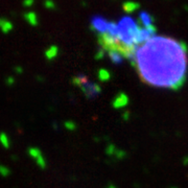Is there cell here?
<instances>
[{
	"mask_svg": "<svg viewBox=\"0 0 188 188\" xmlns=\"http://www.w3.org/2000/svg\"><path fill=\"white\" fill-rule=\"evenodd\" d=\"M132 61L141 82L150 87L176 90L186 81L187 48L172 37H150L136 48Z\"/></svg>",
	"mask_w": 188,
	"mask_h": 188,
	"instance_id": "6da1fadb",
	"label": "cell"
},
{
	"mask_svg": "<svg viewBox=\"0 0 188 188\" xmlns=\"http://www.w3.org/2000/svg\"><path fill=\"white\" fill-rule=\"evenodd\" d=\"M73 83H74V85L81 88L87 97H94V96L98 95L99 92H101V89H99V87L95 83L89 82L87 76L83 74L75 76V78H73Z\"/></svg>",
	"mask_w": 188,
	"mask_h": 188,
	"instance_id": "7a4b0ae2",
	"label": "cell"
},
{
	"mask_svg": "<svg viewBox=\"0 0 188 188\" xmlns=\"http://www.w3.org/2000/svg\"><path fill=\"white\" fill-rule=\"evenodd\" d=\"M28 154H29L31 158L35 159L40 168H45V166H46V160H45L44 156L42 155L41 150H40L38 147H29V149H28Z\"/></svg>",
	"mask_w": 188,
	"mask_h": 188,
	"instance_id": "3957f363",
	"label": "cell"
},
{
	"mask_svg": "<svg viewBox=\"0 0 188 188\" xmlns=\"http://www.w3.org/2000/svg\"><path fill=\"white\" fill-rule=\"evenodd\" d=\"M13 23L5 18H0V30L3 34H8L13 30Z\"/></svg>",
	"mask_w": 188,
	"mask_h": 188,
	"instance_id": "277c9868",
	"label": "cell"
},
{
	"mask_svg": "<svg viewBox=\"0 0 188 188\" xmlns=\"http://www.w3.org/2000/svg\"><path fill=\"white\" fill-rule=\"evenodd\" d=\"M24 19L26 20V22L31 26H37L39 22L38 16L35 12H27L24 14Z\"/></svg>",
	"mask_w": 188,
	"mask_h": 188,
	"instance_id": "5b68a950",
	"label": "cell"
},
{
	"mask_svg": "<svg viewBox=\"0 0 188 188\" xmlns=\"http://www.w3.org/2000/svg\"><path fill=\"white\" fill-rule=\"evenodd\" d=\"M58 53H59V48L55 46V45H52V46L48 47L46 51H45V56H46L47 60H49L50 61V60L55 59L56 56H58Z\"/></svg>",
	"mask_w": 188,
	"mask_h": 188,
	"instance_id": "8992f818",
	"label": "cell"
},
{
	"mask_svg": "<svg viewBox=\"0 0 188 188\" xmlns=\"http://www.w3.org/2000/svg\"><path fill=\"white\" fill-rule=\"evenodd\" d=\"M0 143L2 144V146L5 149H8L11 146V141L10 138L7 137V135L5 133H0Z\"/></svg>",
	"mask_w": 188,
	"mask_h": 188,
	"instance_id": "52a82bcc",
	"label": "cell"
},
{
	"mask_svg": "<svg viewBox=\"0 0 188 188\" xmlns=\"http://www.w3.org/2000/svg\"><path fill=\"white\" fill-rule=\"evenodd\" d=\"M11 173V170L8 167H7L5 165L0 164V175L2 177H7Z\"/></svg>",
	"mask_w": 188,
	"mask_h": 188,
	"instance_id": "ba28073f",
	"label": "cell"
},
{
	"mask_svg": "<svg viewBox=\"0 0 188 188\" xmlns=\"http://www.w3.org/2000/svg\"><path fill=\"white\" fill-rule=\"evenodd\" d=\"M44 5H45V7L48 8V10H53V8L56 7V3L52 1V0H45Z\"/></svg>",
	"mask_w": 188,
	"mask_h": 188,
	"instance_id": "9c48e42d",
	"label": "cell"
},
{
	"mask_svg": "<svg viewBox=\"0 0 188 188\" xmlns=\"http://www.w3.org/2000/svg\"><path fill=\"white\" fill-rule=\"evenodd\" d=\"M34 3H35V0H23V7H30Z\"/></svg>",
	"mask_w": 188,
	"mask_h": 188,
	"instance_id": "30bf717a",
	"label": "cell"
},
{
	"mask_svg": "<svg viewBox=\"0 0 188 188\" xmlns=\"http://www.w3.org/2000/svg\"><path fill=\"white\" fill-rule=\"evenodd\" d=\"M14 83H15V79H14V78H7V84L10 85V86H12Z\"/></svg>",
	"mask_w": 188,
	"mask_h": 188,
	"instance_id": "8fae6325",
	"label": "cell"
},
{
	"mask_svg": "<svg viewBox=\"0 0 188 188\" xmlns=\"http://www.w3.org/2000/svg\"><path fill=\"white\" fill-rule=\"evenodd\" d=\"M22 71H23V69H22V68L21 67H15V72L16 73H19V74H20V73H22Z\"/></svg>",
	"mask_w": 188,
	"mask_h": 188,
	"instance_id": "7c38bea8",
	"label": "cell"
}]
</instances>
